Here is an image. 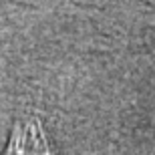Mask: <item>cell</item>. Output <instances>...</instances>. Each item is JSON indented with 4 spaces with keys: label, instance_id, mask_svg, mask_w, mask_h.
Masks as SVG:
<instances>
[{
    "label": "cell",
    "instance_id": "6da1fadb",
    "mask_svg": "<svg viewBox=\"0 0 155 155\" xmlns=\"http://www.w3.org/2000/svg\"><path fill=\"white\" fill-rule=\"evenodd\" d=\"M4 155H51L38 117H24L14 123Z\"/></svg>",
    "mask_w": 155,
    "mask_h": 155
}]
</instances>
